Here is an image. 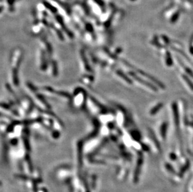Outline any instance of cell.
Listing matches in <instances>:
<instances>
[{
    "label": "cell",
    "instance_id": "cell-1",
    "mask_svg": "<svg viewBox=\"0 0 193 192\" xmlns=\"http://www.w3.org/2000/svg\"><path fill=\"white\" fill-rule=\"evenodd\" d=\"M130 74H131L132 76H133V78L135 79V80L138 81V82H139V83H141V84L144 85L146 87H147V88H148L149 89H151V90H155V91L156 90V89L155 88V87L153 86V85H151V84H149V83H148V82H146V81H143V80H142V79H141V78H139V77H137L136 75H134V74H133L130 73Z\"/></svg>",
    "mask_w": 193,
    "mask_h": 192
},
{
    "label": "cell",
    "instance_id": "cell-2",
    "mask_svg": "<svg viewBox=\"0 0 193 192\" xmlns=\"http://www.w3.org/2000/svg\"><path fill=\"white\" fill-rule=\"evenodd\" d=\"M162 107H163V104H159L158 105H157L156 107H155L153 108V109L151 110V113L150 114H151V115L156 114L157 112H158V110L162 108Z\"/></svg>",
    "mask_w": 193,
    "mask_h": 192
},
{
    "label": "cell",
    "instance_id": "cell-3",
    "mask_svg": "<svg viewBox=\"0 0 193 192\" xmlns=\"http://www.w3.org/2000/svg\"><path fill=\"white\" fill-rule=\"evenodd\" d=\"M166 128H167V124H166V123H164V124H163V125H162L161 128V135L163 137H165V135H166Z\"/></svg>",
    "mask_w": 193,
    "mask_h": 192
},
{
    "label": "cell",
    "instance_id": "cell-4",
    "mask_svg": "<svg viewBox=\"0 0 193 192\" xmlns=\"http://www.w3.org/2000/svg\"><path fill=\"white\" fill-rule=\"evenodd\" d=\"M183 79H184V80H185L186 81V82L188 83V84L189 86V87H190L191 89L193 90V85H192V83L190 82V81H189L188 78L186 77V76L184 75H183Z\"/></svg>",
    "mask_w": 193,
    "mask_h": 192
},
{
    "label": "cell",
    "instance_id": "cell-5",
    "mask_svg": "<svg viewBox=\"0 0 193 192\" xmlns=\"http://www.w3.org/2000/svg\"><path fill=\"white\" fill-rule=\"evenodd\" d=\"M44 4H45V5H46V7H47L48 8H49V9H51V10L52 11V12H56V9L54 7H53L51 5L49 4V3H46V2H45V3H44Z\"/></svg>",
    "mask_w": 193,
    "mask_h": 192
}]
</instances>
